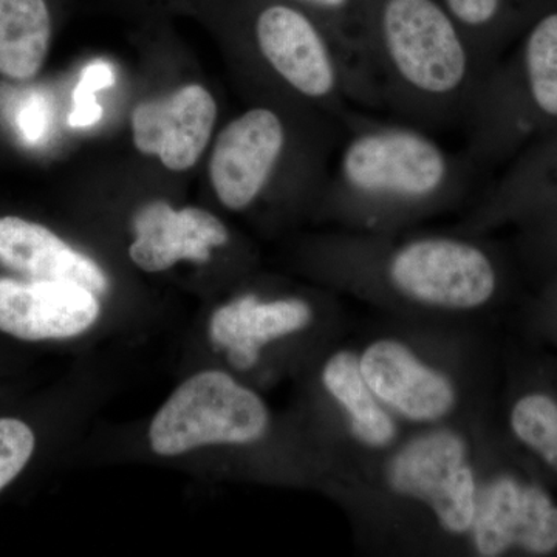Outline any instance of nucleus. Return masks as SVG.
<instances>
[{"label":"nucleus","instance_id":"obj_4","mask_svg":"<svg viewBox=\"0 0 557 557\" xmlns=\"http://www.w3.org/2000/svg\"><path fill=\"white\" fill-rule=\"evenodd\" d=\"M242 16L259 64L296 100L335 119L369 108L346 50L310 11L289 0H244Z\"/></svg>","mask_w":557,"mask_h":557},{"label":"nucleus","instance_id":"obj_2","mask_svg":"<svg viewBox=\"0 0 557 557\" xmlns=\"http://www.w3.org/2000/svg\"><path fill=\"white\" fill-rule=\"evenodd\" d=\"M381 108L423 129L467 124L490 67L442 0H366Z\"/></svg>","mask_w":557,"mask_h":557},{"label":"nucleus","instance_id":"obj_17","mask_svg":"<svg viewBox=\"0 0 557 557\" xmlns=\"http://www.w3.org/2000/svg\"><path fill=\"white\" fill-rule=\"evenodd\" d=\"M51 28L47 0H0V75L35 78L49 54Z\"/></svg>","mask_w":557,"mask_h":557},{"label":"nucleus","instance_id":"obj_16","mask_svg":"<svg viewBox=\"0 0 557 557\" xmlns=\"http://www.w3.org/2000/svg\"><path fill=\"white\" fill-rule=\"evenodd\" d=\"M322 386L346 416L351 437L366 449L392 448L398 440V418L381 405L370 391L361 370L358 355L339 350L327 359L321 373Z\"/></svg>","mask_w":557,"mask_h":557},{"label":"nucleus","instance_id":"obj_21","mask_svg":"<svg viewBox=\"0 0 557 557\" xmlns=\"http://www.w3.org/2000/svg\"><path fill=\"white\" fill-rule=\"evenodd\" d=\"M35 450V434L24 421L0 418V491L10 485Z\"/></svg>","mask_w":557,"mask_h":557},{"label":"nucleus","instance_id":"obj_22","mask_svg":"<svg viewBox=\"0 0 557 557\" xmlns=\"http://www.w3.org/2000/svg\"><path fill=\"white\" fill-rule=\"evenodd\" d=\"M113 72L109 64L95 61L83 70V75L75 94H73V110L69 116V124L73 127H87L101 119L102 110L95 100V91L112 86Z\"/></svg>","mask_w":557,"mask_h":557},{"label":"nucleus","instance_id":"obj_15","mask_svg":"<svg viewBox=\"0 0 557 557\" xmlns=\"http://www.w3.org/2000/svg\"><path fill=\"white\" fill-rule=\"evenodd\" d=\"M313 310L302 299L260 300L256 295L220 307L211 318V338L228 348L231 364L249 369L258 362L260 348L271 341L300 332L310 324Z\"/></svg>","mask_w":557,"mask_h":557},{"label":"nucleus","instance_id":"obj_3","mask_svg":"<svg viewBox=\"0 0 557 557\" xmlns=\"http://www.w3.org/2000/svg\"><path fill=\"white\" fill-rule=\"evenodd\" d=\"M329 259L346 285L449 313L482 309L500 284L496 260L471 231L405 237L346 233L332 242Z\"/></svg>","mask_w":557,"mask_h":557},{"label":"nucleus","instance_id":"obj_19","mask_svg":"<svg viewBox=\"0 0 557 557\" xmlns=\"http://www.w3.org/2000/svg\"><path fill=\"white\" fill-rule=\"evenodd\" d=\"M324 22L346 50L370 108H381L364 38L366 0H289Z\"/></svg>","mask_w":557,"mask_h":557},{"label":"nucleus","instance_id":"obj_18","mask_svg":"<svg viewBox=\"0 0 557 557\" xmlns=\"http://www.w3.org/2000/svg\"><path fill=\"white\" fill-rule=\"evenodd\" d=\"M549 2L553 0H442L490 69L509 33L527 28Z\"/></svg>","mask_w":557,"mask_h":557},{"label":"nucleus","instance_id":"obj_20","mask_svg":"<svg viewBox=\"0 0 557 557\" xmlns=\"http://www.w3.org/2000/svg\"><path fill=\"white\" fill-rule=\"evenodd\" d=\"M512 434L557 472V401L545 394L523 395L509 413Z\"/></svg>","mask_w":557,"mask_h":557},{"label":"nucleus","instance_id":"obj_5","mask_svg":"<svg viewBox=\"0 0 557 557\" xmlns=\"http://www.w3.org/2000/svg\"><path fill=\"white\" fill-rule=\"evenodd\" d=\"M557 121V0L527 25L518 61L486 73L467 124V156L483 166L539 124Z\"/></svg>","mask_w":557,"mask_h":557},{"label":"nucleus","instance_id":"obj_12","mask_svg":"<svg viewBox=\"0 0 557 557\" xmlns=\"http://www.w3.org/2000/svg\"><path fill=\"white\" fill-rule=\"evenodd\" d=\"M97 293L72 282L0 277V332L24 341L78 336L97 322Z\"/></svg>","mask_w":557,"mask_h":557},{"label":"nucleus","instance_id":"obj_8","mask_svg":"<svg viewBox=\"0 0 557 557\" xmlns=\"http://www.w3.org/2000/svg\"><path fill=\"white\" fill-rule=\"evenodd\" d=\"M270 413L255 392L219 370L197 373L164 403L149 429L163 457L208 445H248L269 429Z\"/></svg>","mask_w":557,"mask_h":557},{"label":"nucleus","instance_id":"obj_11","mask_svg":"<svg viewBox=\"0 0 557 557\" xmlns=\"http://www.w3.org/2000/svg\"><path fill=\"white\" fill-rule=\"evenodd\" d=\"M218 101L200 84L139 102L131 116L134 146L166 170L185 172L203 156L218 123Z\"/></svg>","mask_w":557,"mask_h":557},{"label":"nucleus","instance_id":"obj_6","mask_svg":"<svg viewBox=\"0 0 557 557\" xmlns=\"http://www.w3.org/2000/svg\"><path fill=\"white\" fill-rule=\"evenodd\" d=\"M339 138L333 131L300 146L302 137L287 113L274 106L249 108L230 121L215 139L209 163L212 189L223 207L245 211L258 205L289 168L324 171V164L292 161L324 160Z\"/></svg>","mask_w":557,"mask_h":557},{"label":"nucleus","instance_id":"obj_23","mask_svg":"<svg viewBox=\"0 0 557 557\" xmlns=\"http://www.w3.org/2000/svg\"><path fill=\"white\" fill-rule=\"evenodd\" d=\"M17 131L27 143H38L47 129V108L38 97L28 98L16 115Z\"/></svg>","mask_w":557,"mask_h":557},{"label":"nucleus","instance_id":"obj_13","mask_svg":"<svg viewBox=\"0 0 557 557\" xmlns=\"http://www.w3.org/2000/svg\"><path fill=\"white\" fill-rule=\"evenodd\" d=\"M134 231L131 259L148 273L171 269L180 260L208 262L212 248L225 247L230 242L228 230L211 212L174 209L161 200L138 209Z\"/></svg>","mask_w":557,"mask_h":557},{"label":"nucleus","instance_id":"obj_10","mask_svg":"<svg viewBox=\"0 0 557 557\" xmlns=\"http://www.w3.org/2000/svg\"><path fill=\"white\" fill-rule=\"evenodd\" d=\"M370 391L398 420L437 426L457 409L456 383L397 338L372 341L358 354Z\"/></svg>","mask_w":557,"mask_h":557},{"label":"nucleus","instance_id":"obj_14","mask_svg":"<svg viewBox=\"0 0 557 557\" xmlns=\"http://www.w3.org/2000/svg\"><path fill=\"white\" fill-rule=\"evenodd\" d=\"M0 263L33 281L72 282L94 293L109 288L108 276L94 259L46 226L14 215L0 218Z\"/></svg>","mask_w":557,"mask_h":557},{"label":"nucleus","instance_id":"obj_9","mask_svg":"<svg viewBox=\"0 0 557 557\" xmlns=\"http://www.w3.org/2000/svg\"><path fill=\"white\" fill-rule=\"evenodd\" d=\"M467 539L472 552L483 557L504 556L511 549L548 555L557 548V505L544 487L515 475L482 479Z\"/></svg>","mask_w":557,"mask_h":557},{"label":"nucleus","instance_id":"obj_7","mask_svg":"<svg viewBox=\"0 0 557 557\" xmlns=\"http://www.w3.org/2000/svg\"><path fill=\"white\" fill-rule=\"evenodd\" d=\"M384 483L395 496L423 505L443 533L468 537L482 479L461 432L431 428L403 443L388 457Z\"/></svg>","mask_w":557,"mask_h":557},{"label":"nucleus","instance_id":"obj_1","mask_svg":"<svg viewBox=\"0 0 557 557\" xmlns=\"http://www.w3.org/2000/svg\"><path fill=\"white\" fill-rule=\"evenodd\" d=\"M338 160L321 197L351 233H397L468 196L478 166L429 131L350 109L341 116Z\"/></svg>","mask_w":557,"mask_h":557}]
</instances>
